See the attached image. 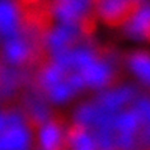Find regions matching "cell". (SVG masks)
Returning <instances> with one entry per match:
<instances>
[{"mask_svg":"<svg viewBox=\"0 0 150 150\" xmlns=\"http://www.w3.org/2000/svg\"><path fill=\"white\" fill-rule=\"evenodd\" d=\"M22 17V9L17 3L0 1V38L4 41L19 35Z\"/></svg>","mask_w":150,"mask_h":150,"instance_id":"obj_1","label":"cell"},{"mask_svg":"<svg viewBox=\"0 0 150 150\" xmlns=\"http://www.w3.org/2000/svg\"><path fill=\"white\" fill-rule=\"evenodd\" d=\"M132 64L136 73L140 75L146 83L150 84V59H148L144 55H140L136 59H134Z\"/></svg>","mask_w":150,"mask_h":150,"instance_id":"obj_5","label":"cell"},{"mask_svg":"<svg viewBox=\"0 0 150 150\" xmlns=\"http://www.w3.org/2000/svg\"><path fill=\"white\" fill-rule=\"evenodd\" d=\"M41 144L46 150H52L59 139V131L52 125H47L41 130Z\"/></svg>","mask_w":150,"mask_h":150,"instance_id":"obj_4","label":"cell"},{"mask_svg":"<svg viewBox=\"0 0 150 150\" xmlns=\"http://www.w3.org/2000/svg\"><path fill=\"white\" fill-rule=\"evenodd\" d=\"M31 144V132L23 122L8 127L0 134V150H27Z\"/></svg>","mask_w":150,"mask_h":150,"instance_id":"obj_2","label":"cell"},{"mask_svg":"<svg viewBox=\"0 0 150 150\" xmlns=\"http://www.w3.org/2000/svg\"><path fill=\"white\" fill-rule=\"evenodd\" d=\"M1 52L3 56L10 64L21 65L28 60L29 55H31V48L23 38H21L19 35H17L3 41Z\"/></svg>","mask_w":150,"mask_h":150,"instance_id":"obj_3","label":"cell"},{"mask_svg":"<svg viewBox=\"0 0 150 150\" xmlns=\"http://www.w3.org/2000/svg\"><path fill=\"white\" fill-rule=\"evenodd\" d=\"M22 123V120L14 112H6L0 110V134L13 125Z\"/></svg>","mask_w":150,"mask_h":150,"instance_id":"obj_6","label":"cell"}]
</instances>
